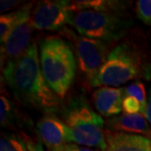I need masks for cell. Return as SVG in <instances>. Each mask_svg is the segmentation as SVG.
Masks as SVG:
<instances>
[{"label":"cell","instance_id":"6da1fadb","mask_svg":"<svg viewBox=\"0 0 151 151\" xmlns=\"http://www.w3.org/2000/svg\"><path fill=\"white\" fill-rule=\"evenodd\" d=\"M3 75L14 95L25 104L42 110H53L59 106V97L48 86L42 75L35 43H31L19 58L8 61Z\"/></svg>","mask_w":151,"mask_h":151},{"label":"cell","instance_id":"7a4b0ae2","mask_svg":"<svg viewBox=\"0 0 151 151\" xmlns=\"http://www.w3.org/2000/svg\"><path fill=\"white\" fill-rule=\"evenodd\" d=\"M39 61L48 86L64 99L76 74V60L70 45L58 37H46L39 47Z\"/></svg>","mask_w":151,"mask_h":151},{"label":"cell","instance_id":"3957f363","mask_svg":"<svg viewBox=\"0 0 151 151\" xmlns=\"http://www.w3.org/2000/svg\"><path fill=\"white\" fill-rule=\"evenodd\" d=\"M69 25L83 37L112 42L122 38L132 22L119 13L83 10L72 12Z\"/></svg>","mask_w":151,"mask_h":151},{"label":"cell","instance_id":"277c9868","mask_svg":"<svg viewBox=\"0 0 151 151\" xmlns=\"http://www.w3.org/2000/svg\"><path fill=\"white\" fill-rule=\"evenodd\" d=\"M65 124L69 129V140L75 144L106 149L104 120L86 104H75L68 110Z\"/></svg>","mask_w":151,"mask_h":151},{"label":"cell","instance_id":"5b68a950","mask_svg":"<svg viewBox=\"0 0 151 151\" xmlns=\"http://www.w3.org/2000/svg\"><path fill=\"white\" fill-rule=\"evenodd\" d=\"M140 61L127 44L115 47L108 55L97 76L90 83L91 86L114 87L138 77Z\"/></svg>","mask_w":151,"mask_h":151},{"label":"cell","instance_id":"8992f818","mask_svg":"<svg viewBox=\"0 0 151 151\" xmlns=\"http://www.w3.org/2000/svg\"><path fill=\"white\" fill-rule=\"evenodd\" d=\"M76 46L78 67L91 83L108 58L106 42L86 37H76L72 34Z\"/></svg>","mask_w":151,"mask_h":151},{"label":"cell","instance_id":"52a82bcc","mask_svg":"<svg viewBox=\"0 0 151 151\" xmlns=\"http://www.w3.org/2000/svg\"><path fill=\"white\" fill-rule=\"evenodd\" d=\"M71 13L70 1L44 0L37 2L32 9L31 15L32 24L38 31H60L66 24H69Z\"/></svg>","mask_w":151,"mask_h":151},{"label":"cell","instance_id":"ba28073f","mask_svg":"<svg viewBox=\"0 0 151 151\" xmlns=\"http://www.w3.org/2000/svg\"><path fill=\"white\" fill-rule=\"evenodd\" d=\"M32 3L25 6V12L16 26L8 35L4 43L1 44V62L8 59V61L19 58L28 50L29 41L32 35L34 26L32 24L31 15L32 11Z\"/></svg>","mask_w":151,"mask_h":151},{"label":"cell","instance_id":"9c48e42d","mask_svg":"<svg viewBox=\"0 0 151 151\" xmlns=\"http://www.w3.org/2000/svg\"><path fill=\"white\" fill-rule=\"evenodd\" d=\"M37 132L50 151H61L69 144L68 126L54 116H46L37 123Z\"/></svg>","mask_w":151,"mask_h":151},{"label":"cell","instance_id":"30bf717a","mask_svg":"<svg viewBox=\"0 0 151 151\" xmlns=\"http://www.w3.org/2000/svg\"><path fill=\"white\" fill-rule=\"evenodd\" d=\"M125 91L116 87H98L92 93L91 99L95 109L101 116L113 118L119 116L123 111V100Z\"/></svg>","mask_w":151,"mask_h":151},{"label":"cell","instance_id":"8fae6325","mask_svg":"<svg viewBox=\"0 0 151 151\" xmlns=\"http://www.w3.org/2000/svg\"><path fill=\"white\" fill-rule=\"evenodd\" d=\"M104 151H151V139L139 134L106 131Z\"/></svg>","mask_w":151,"mask_h":151},{"label":"cell","instance_id":"7c38bea8","mask_svg":"<svg viewBox=\"0 0 151 151\" xmlns=\"http://www.w3.org/2000/svg\"><path fill=\"white\" fill-rule=\"evenodd\" d=\"M107 126L111 131L139 134L151 139V126L142 114H124L110 118Z\"/></svg>","mask_w":151,"mask_h":151},{"label":"cell","instance_id":"4fadbf2b","mask_svg":"<svg viewBox=\"0 0 151 151\" xmlns=\"http://www.w3.org/2000/svg\"><path fill=\"white\" fill-rule=\"evenodd\" d=\"M70 9L71 12L93 10L122 14L123 5L119 1H109V0H78V1H70Z\"/></svg>","mask_w":151,"mask_h":151},{"label":"cell","instance_id":"5bb4252c","mask_svg":"<svg viewBox=\"0 0 151 151\" xmlns=\"http://www.w3.org/2000/svg\"><path fill=\"white\" fill-rule=\"evenodd\" d=\"M25 6L26 5H24L19 10L1 15L0 17V41H1V44L4 43L8 35L10 34V32L16 26L18 21L23 16L24 12H25Z\"/></svg>","mask_w":151,"mask_h":151},{"label":"cell","instance_id":"9a60e30c","mask_svg":"<svg viewBox=\"0 0 151 151\" xmlns=\"http://www.w3.org/2000/svg\"><path fill=\"white\" fill-rule=\"evenodd\" d=\"M0 151H28V148L25 141L13 134H5L0 139Z\"/></svg>","mask_w":151,"mask_h":151},{"label":"cell","instance_id":"2e32d148","mask_svg":"<svg viewBox=\"0 0 151 151\" xmlns=\"http://www.w3.org/2000/svg\"><path fill=\"white\" fill-rule=\"evenodd\" d=\"M124 91H125V96H132V97H134L137 99V100L139 101V103L141 104V106L143 108L144 112H145L147 98H146L145 87H144L142 83L137 81V83L129 84V86L124 89Z\"/></svg>","mask_w":151,"mask_h":151},{"label":"cell","instance_id":"e0dca14e","mask_svg":"<svg viewBox=\"0 0 151 151\" xmlns=\"http://www.w3.org/2000/svg\"><path fill=\"white\" fill-rule=\"evenodd\" d=\"M135 12L141 22L151 26V0H138L135 2Z\"/></svg>","mask_w":151,"mask_h":151},{"label":"cell","instance_id":"ac0fdd59","mask_svg":"<svg viewBox=\"0 0 151 151\" xmlns=\"http://www.w3.org/2000/svg\"><path fill=\"white\" fill-rule=\"evenodd\" d=\"M12 109H13L12 103L7 96L1 95V97H0V122H1L2 127L10 123V119L12 117Z\"/></svg>","mask_w":151,"mask_h":151},{"label":"cell","instance_id":"d6986e66","mask_svg":"<svg viewBox=\"0 0 151 151\" xmlns=\"http://www.w3.org/2000/svg\"><path fill=\"white\" fill-rule=\"evenodd\" d=\"M123 112L125 114H144L139 101L132 96H125L123 100Z\"/></svg>","mask_w":151,"mask_h":151},{"label":"cell","instance_id":"ffe728a7","mask_svg":"<svg viewBox=\"0 0 151 151\" xmlns=\"http://www.w3.org/2000/svg\"><path fill=\"white\" fill-rule=\"evenodd\" d=\"M19 1H11V0H2L0 2V12L3 14L4 12H7L9 10H11L12 8L15 7L16 5H18Z\"/></svg>","mask_w":151,"mask_h":151},{"label":"cell","instance_id":"44dd1931","mask_svg":"<svg viewBox=\"0 0 151 151\" xmlns=\"http://www.w3.org/2000/svg\"><path fill=\"white\" fill-rule=\"evenodd\" d=\"M25 143L27 145V148H28V151H44L40 142H35L29 138H26Z\"/></svg>","mask_w":151,"mask_h":151},{"label":"cell","instance_id":"7402d4cb","mask_svg":"<svg viewBox=\"0 0 151 151\" xmlns=\"http://www.w3.org/2000/svg\"><path fill=\"white\" fill-rule=\"evenodd\" d=\"M61 151H98V150L87 148V147L78 146V145H77V144H70L69 143Z\"/></svg>","mask_w":151,"mask_h":151},{"label":"cell","instance_id":"603a6c76","mask_svg":"<svg viewBox=\"0 0 151 151\" xmlns=\"http://www.w3.org/2000/svg\"><path fill=\"white\" fill-rule=\"evenodd\" d=\"M144 116H145L147 121H148L149 125L151 126V89H150L148 98H147V104L145 108V112H144Z\"/></svg>","mask_w":151,"mask_h":151}]
</instances>
